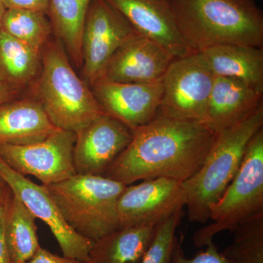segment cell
Wrapping results in <instances>:
<instances>
[{"mask_svg": "<svg viewBox=\"0 0 263 263\" xmlns=\"http://www.w3.org/2000/svg\"><path fill=\"white\" fill-rule=\"evenodd\" d=\"M263 213V129L249 141L238 173L219 200L210 209L209 223L196 231L193 243L206 247L221 232Z\"/></svg>", "mask_w": 263, "mask_h": 263, "instance_id": "8992f818", "label": "cell"}, {"mask_svg": "<svg viewBox=\"0 0 263 263\" xmlns=\"http://www.w3.org/2000/svg\"><path fill=\"white\" fill-rule=\"evenodd\" d=\"M262 95L245 83L215 76L205 125L215 133L233 127L263 105Z\"/></svg>", "mask_w": 263, "mask_h": 263, "instance_id": "2e32d148", "label": "cell"}, {"mask_svg": "<svg viewBox=\"0 0 263 263\" xmlns=\"http://www.w3.org/2000/svg\"><path fill=\"white\" fill-rule=\"evenodd\" d=\"M157 226L143 224L118 228L94 242L92 263H141Z\"/></svg>", "mask_w": 263, "mask_h": 263, "instance_id": "d6986e66", "label": "cell"}, {"mask_svg": "<svg viewBox=\"0 0 263 263\" xmlns=\"http://www.w3.org/2000/svg\"><path fill=\"white\" fill-rule=\"evenodd\" d=\"M9 191L10 188L8 189L6 195L0 200V263H12L6 241H5L4 233L5 211H6L7 199H8Z\"/></svg>", "mask_w": 263, "mask_h": 263, "instance_id": "f1b7e54d", "label": "cell"}, {"mask_svg": "<svg viewBox=\"0 0 263 263\" xmlns=\"http://www.w3.org/2000/svg\"><path fill=\"white\" fill-rule=\"evenodd\" d=\"M126 186L103 176L76 174L46 187L67 223L95 242L119 228L117 202Z\"/></svg>", "mask_w": 263, "mask_h": 263, "instance_id": "5b68a950", "label": "cell"}, {"mask_svg": "<svg viewBox=\"0 0 263 263\" xmlns=\"http://www.w3.org/2000/svg\"><path fill=\"white\" fill-rule=\"evenodd\" d=\"M174 60L160 45L137 34L118 48L99 80L133 84L160 82Z\"/></svg>", "mask_w": 263, "mask_h": 263, "instance_id": "9a60e30c", "label": "cell"}, {"mask_svg": "<svg viewBox=\"0 0 263 263\" xmlns=\"http://www.w3.org/2000/svg\"><path fill=\"white\" fill-rule=\"evenodd\" d=\"M138 34L106 0H91L82 37V67L88 84L101 78L114 53Z\"/></svg>", "mask_w": 263, "mask_h": 263, "instance_id": "30bf717a", "label": "cell"}, {"mask_svg": "<svg viewBox=\"0 0 263 263\" xmlns=\"http://www.w3.org/2000/svg\"><path fill=\"white\" fill-rule=\"evenodd\" d=\"M186 206L183 182L157 178L128 185L117 202L119 228L158 226Z\"/></svg>", "mask_w": 263, "mask_h": 263, "instance_id": "8fae6325", "label": "cell"}, {"mask_svg": "<svg viewBox=\"0 0 263 263\" xmlns=\"http://www.w3.org/2000/svg\"><path fill=\"white\" fill-rule=\"evenodd\" d=\"M185 43L195 52L223 45L262 48L263 15L255 0H170Z\"/></svg>", "mask_w": 263, "mask_h": 263, "instance_id": "7a4b0ae2", "label": "cell"}, {"mask_svg": "<svg viewBox=\"0 0 263 263\" xmlns=\"http://www.w3.org/2000/svg\"><path fill=\"white\" fill-rule=\"evenodd\" d=\"M41 64V52L0 29V83L21 91L35 79Z\"/></svg>", "mask_w": 263, "mask_h": 263, "instance_id": "44dd1931", "label": "cell"}, {"mask_svg": "<svg viewBox=\"0 0 263 263\" xmlns=\"http://www.w3.org/2000/svg\"><path fill=\"white\" fill-rule=\"evenodd\" d=\"M231 245L222 254L233 263H263V213L234 230Z\"/></svg>", "mask_w": 263, "mask_h": 263, "instance_id": "cb8c5ba5", "label": "cell"}, {"mask_svg": "<svg viewBox=\"0 0 263 263\" xmlns=\"http://www.w3.org/2000/svg\"><path fill=\"white\" fill-rule=\"evenodd\" d=\"M216 76L245 83L263 93V48L223 45L200 52Z\"/></svg>", "mask_w": 263, "mask_h": 263, "instance_id": "ac0fdd59", "label": "cell"}, {"mask_svg": "<svg viewBox=\"0 0 263 263\" xmlns=\"http://www.w3.org/2000/svg\"><path fill=\"white\" fill-rule=\"evenodd\" d=\"M19 92V90L0 83V105L15 100L18 97Z\"/></svg>", "mask_w": 263, "mask_h": 263, "instance_id": "f546056e", "label": "cell"}, {"mask_svg": "<svg viewBox=\"0 0 263 263\" xmlns=\"http://www.w3.org/2000/svg\"><path fill=\"white\" fill-rule=\"evenodd\" d=\"M8 189L9 187H8V185L5 182L3 178L0 176V200L6 195L7 192L8 191Z\"/></svg>", "mask_w": 263, "mask_h": 263, "instance_id": "4dcf8cb0", "label": "cell"}, {"mask_svg": "<svg viewBox=\"0 0 263 263\" xmlns=\"http://www.w3.org/2000/svg\"><path fill=\"white\" fill-rule=\"evenodd\" d=\"M183 216V210L176 213L157 226L155 236L141 263H178L182 252L181 239L176 233Z\"/></svg>", "mask_w": 263, "mask_h": 263, "instance_id": "d4e9b609", "label": "cell"}, {"mask_svg": "<svg viewBox=\"0 0 263 263\" xmlns=\"http://www.w3.org/2000/svg\"><path fill=\"white\" fill-rule=\"evenodd\" d=\"M5 9L17 8L37 10L46 13L48 10L49 0H2Z\"/></svg>", "mask_w": 263, "mask_h": 263, "instance_id": "4316f807", "label": "cell"}, {"mask_svg": "<svg viewBox=\"0 0 263 263\" xmlns=\"http://www.w3.org/2000/svg\"><path fill=\"white\" fill-rule=\"evenodd\" d=\"M133 139L103 176L126 186L166 178L184 182L200 169L217 133L201 123L157 115Z\"/></svg>", "mask_w": 263, "mask_h": 263, "instance_id": "6da1fadb", "label": "cell"}, {"mask_svg": "<svg viewBox=\"0 0 263 263\" xmlns=\"http://www.w3.org/2000/svg\"><path fill=\"white\" fill-rule=\"evenodd\" d=\"M91 89L103 111L133 131L157 117L163 92L162 81L133 84L101 79Z\"/></svg>", "mask_w": 263, "mask_h": 263, "instance_id": "4fadbf2b", "label": "cell"}, {"mask_svg": "<svg viewBox=\"0 0 263 263\" xmlns=\"http://www.w3.org/2000/svg\"><path fill=\"white\" fill-rule=\"evenodd\" d=\"M41 64L36 99L57 128L76 133L105 114L87 83L76 73L61 43L48 41Z\"/></svg>", "mask_w": 263, "mask_h": 263, "instance_id": "277c9868", "label": "cell"}, {"mask_svg": "<svg viewBox=\"0 0 263 263\" xmlns=\"http://www.w3.org/2000/svg\"><path fill=\"white\" fill-rule=\"evenodd\" d=\"M26 263H92L91 261L84 262L77 259L68 258L64 256H59L51 253L49 251L41 247L37 253Z\"/></svg>", "mask_w": 263, "mask_h": 263, "instance_id": "83f0119b", "label": "cell"}, {"mask_svg": "<svg viewBox=\"0 0 263 263\" xmlns=\"http://www.w3.org/2000/svg\"><path fill=\"white\" fill-rule=\"evenodd\" d=\"M5 11V8L4 5H3V1L0 0V29H1L2 26V20H3V15Z\"/></svg>", "mask_w": 263, "mask_h": 263, "instance_id": "1f68e13d", "label": "cell"}, {"mask_svg": "<svg viewBox=\"0 0 263 263\" xmlns=\"http://www.w3.org/2000/svg\"><path fill=\"white\" fill-rule=\"evenodd\" d=\"M58 129L36 98L15 99L0 105V145L32 144Z\"/></svg>", "mask_w": 263, "mask_h": 263, "instance_id": "e0dca14e", "label": "cell"}, {"mask_svg": "<svg viewBox=\"0 0 263 263\" xmlns=\"http://www.w3.org/2000/svg\"><path fill=\"white\" fill-rule=\"evenodd\" d=\"M178 263H233L229 260L222 252L218 251L214 242L206 246L205 250L199 252L193 258L185 257L183 250L179 254Z\"/></svg>", "mask_w": 263, "mask_h": 263, "instance_id": "484cf974", "label": "cell"}, {"mask_svg": "<svg viewBox=\"0 0 263 263\" xmlns=\"http://www.w3.org/2000/svg\"><path fill=\"white\" fill-rule=\"evenodd\" d=\"M140 35L148 38L175 59L195 53L180 33L170 0H106Z\"/></svg>", "mask_w": 263, "mask_h": 263, "instance_id": "5bb4252c", "label": "cell"}, {"mask_svg": "<svg viewBox=\"0 0 263 263\" xmlns=\"http://www.w3.org/2000/svg\"><path fill=\"white\" fill-rule=\"evenodd\" d=\"M263 127V105L249 117L216 134L200 169L183 182L189 221L205 223L210 209L234 179L249 141Z\"/></svg>", "mask_w": 263, "mask_h": 263, "instance_id": "3957f363", "label": "cell"}, {"mask_svg": "<svg viewBox=\"0 0 263 263\" xmlns=\"http://www.w3.org/2000/svg\"><path fill=\"white\" fill-rule=\"evenodd\" d=\"M133 133L104 114L76 133L73 162L76 174L103 176L133 139Z\"/></svg>", "mask_w": 263, "mask_h": 263, "instance_id": "7c38bea8", "label": "cell"}, {"mask_svg": "<svg viewBox=\"0 0 263 263\" xmlns=\"http://www.w3.org/2000/svg\"><path fill=\"white\" fill-rule=\"evenodd\" d=\"M91 0H49L52 27L77 67H82V37Z\"/></svg>", "mask_w": 263, "mask_h": 263, "instance_id": "7402d4cb", "label": "cell"}, {"mask_svg": "<svg viewBox=\"0 0 263 263\" xmlns=\"http://www.w3.org/2000/svg\"><path fill=\"white\" fill-rule=\"evenodd\" d=\"M0 176L36 219L51 230L64 257L87 262L94 241L79 234L66 221L47 188L18 174L0 160Z\"/></svg>", "mask_w": 263, "mask_h": 263, "instance_id": "9c48e42d", "label": "cell"}, {"mask_svg": "<svg viewBox=\"0 0 263 263\" xmlns=\"http://www.w3.org/2000/svg\"><path fill=\"white\" fill-rule=\"evenodd\" d=\"M35 220L28 208L10 189L5 211L4 233L12 263L28 262L41 248Z\"/></svg>", "mask_w": 263, "mask_h": 263, "instance_id": "ffe728a7", "label": "cell"}, {"mask_svg": "<svg viewBox=\"0 0 263 263\" xmlns=\"http://www.w3.org/2000/svg\"><path fill=\"white\" fill-rule=\"evenodd\" d=\"M1 29L29 47L41 52L48 43L52 29L43 12L10 8L5 9Z\"/></svg>", "mask_w": 263, "mask_h": 263, "instance_id": "603a6c76", "label": "cell"}, {"mask_svg": "<svg viewBox=\"0 0 263 263\" xmlns=\"http://www.w3.org/2000/svg\"><path fill=\"white\" fill-rule=\"evenodd\" d=\"M76 133L58 129L43 141L24 145H0V160L24 176H32L45 186L75 176Z\"/></svg>", "mask_w": 263, "mask_h": 263, "instance_id": "ba28073f", "label": "cell"}, {"mask_svg": "<svg viewBox=\"0 0 263 263\" xmlns=\"http://www.w3.org/2000/svg\"><path fill=\"white\" fill-rule=\"evenodd\" d=\"M215 76L200 52L175 59L162 78L159 115L205 124Z\"/></svg>", "mask_w": 263, "mask_h": 263, "instance_id": "52a82bcc", "label": "cell"}]
</instances>
